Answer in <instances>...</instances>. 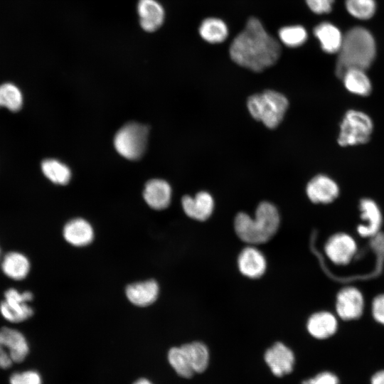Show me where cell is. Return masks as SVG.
Segmentation results:
<instances>
[{"label":"cell","instance_id":"obj_11","mask_svg":"<svg viewBox=\"0 0 384 384\" xmlns=\"http://www.w3.org/2000/svg\"><path fill=\"white\" fill-rule=\"evenodd\" d=\"M265 360L272 373L278 377L290 373L294 364L293 352L280 342L274 343L267 350Z\"/></svg>","mask_w":384,"mask_h":384},{"label":"cell","instance_id":"obj_1","mask_svg":"<svg viewBox=\"0 0 384 384\" xmlns=\"http://www.w3.org/2000/svg\"><path fill=\"white\" fill-rule=\"evenodd\" d=\"M280 53L279 43L255 18L249 19L230 48V55L235 63L255 72L262 71L274 65Z\"/></svg>","mask_w":384,"mask_h":384},{"label":"cell","instance_id":"obj_23","mask_svg":"<svg viewBox=\"0 0 384 384\" xmlns=\"http://www.w3.org/2000/svg\"><path fill=\"white\" fill-rule=\"evenodd\" d=\"M344 86L350 92L368 96L372 91V85L364 70L352 68L346 70L341 77Z\"/></svg>","mask_w":384,"mask_h":384},{"label":"cell","instance_id":"obj_16","mask_svg":"<svg viewBox=\"0 0 384 384\" xmlns=\"http://www.w3.org/2000/svg\"><path fill=\"white\" fill-rule=\"evenodd\" d=\"M0 345L8 349L13 362L23 361L28 353V345L24 336L18 330L9 327L0 329Z\"/></svg>","mask_w":384,"mask_h":384},{"label":"cell","instance_id":"obj_14","mask_svg":"<svg viewBox=\"0 0 384 384\" xmlns=\"http://www.w3.org/2000/svg\"><path fill=\"white\" fill-rule=\"evenodd\" d=\"M181 204L188 217L200 221L208 219L214 209V200L206 191H200L194 197L184 196Z\"/></svg>","mask_w":384,"mask_h":384},{"label":"cell","instance_id":"obj_32","mask_svg":"<svg viewBox=\"0 0 384 384\" xmlns=\"http://www.w3.org/2000/svg\"><path fill=\"white\" fill-rule=\"evenodd\" d=\"M371 313L373 319L384 326V294L377 295L372 302Z\"/></svg>","mask_w":384,"mask_h":384},{"label":"cell","instance_id":"obj_30","mask_svg":"<svg viewBox=\"0 0 384 384\" xmlns=\"http://www.w3.org/2000/svg\"><path fill=\"white\" fill-rule=\"evenodd\" d=\"M279 37L287 46L297 47L306 41L307 32L301 26H285L279 30Z\"/></svg>","mask_w":384,"mask_h":384},{"label":"cell","instance_id":"obj_38","mask_svg":"<svg viewBox=\"0 0 384 384\" xmlns=\"http://www.w3.org/2000/svg\"><path fill=\"white\" fill-rule=\"evenodd\" d=\"M0 256H1V250H0Z\"/></svg>","mask_w":384,"mask_h":384},{"label":"cell","instance_id":"obj_7","mask_svg":"<svg viewBox=\"0 0 384 384\" xmlns=\"http://www.w3.org/2000/svg\"><path fill=\"white\" fill-rule=\"evenodd\" d=\"M4 300L0 303V312L7 321L18 323L29 319L33 314V309L27 304L33 299L29 291L19 292L14 288L4 292Z\"/></svg>","mask_w":384,"mask_h":384},{"label":"cell","instance_id":"obj_35","mask_svg":"<svg viewBox=\"0 0 384 384\" xmlns=\"http://www.w3.org/2000/svg\"><path fill=\"white\" fill-rule=\"evenodd\" d=\"M13 363L9 352L0 345V368H8Z\"/></svg>","mask_w":384,"mask_h":384},{"label":"cell","instance_id":"obj_28","mask_svg":"<svg viewBox=\"0 0 384 384\" xmlns=\"http://www.w3.org/2000/svg\"><path fill=\"white\" fill-rule=\"evenodd\" d=\"M168 360L178 375L190 378L195 373L186 353L181 346L171 348L168 353Z\"/></svg>","mask_w":384,"mask_h":384},{"label":"cell","instance_id":"obj_29","mask_svg":"<svg viewBox=\"0 0 384 384\" xmlns=\"http://www.w3.org/2000/svg\"><path fill=\"white\" fill-rule=\"evenodd\" d=\"M345 5L351 16L361 20L370 18L376 9L375 0H345Z\"/></svg>","mask_w":384,"mask_h":384},{"label":"cell","instance_id":"obj_8","mask_svg":"<svg viewBox=\"0 0 384 384\" xmlns=\"http://www.w3.org/2000/svg\"><path fill=\"white\" fill-rule=\"evenodd\" d=\"M365 301L361 292L354 287H346L337 294L335 309L338 318L343 321L359 319L364 311Z\"/></svg>","mask_w":384,"mask_h":384},{"label":"cell","instance_id":"obj_24","mask_svg":"<svg viewBox=\"0 0 384 384\" xmlns=\"http://www.w3.org/2000/svg\"><path fill=\"white\" fill-rule=\"evenodd\" d=\"M195 373H203L208 366L209 353L206 346L194 341L181 346Z\"/></svg>","mask_w":384,"mask_h":384},{"label":"cell","instance_id":"obj_33","mask_svg":"<svg viewBox=\"0 0 384 384\" xmlns=\"http://www.w3.org/2000/svg\"><path fill=\"white\" fill-rule=\"evenodd\" d=\"M337 376L330 372H322L313 378L304 380L302 384H338Z\"/></svg>","mask_w":384,"mask_h":384},{"label":"cell","instance_id":"obj_10","mask_svg":"<svg viewBox=\"0 0 384 384\" xmlns=\"http://www.w3.org/2000/svg\"><path fill=\"white\" fill-rule=\"evenodd\" d=\"M306 192L311 202L327 204L333 202L338 196L339 188L332 178L319 174L309 181Z\"/></svg>","mask_w":384,"mask_h":384},{"label":"cell","instance_id":"obj_13","mask_svg":"<svg viewBox=\"0 0 384 384\" xmlns=\"http://www.w3.org/2000/svg\"><path fill=\"white\" fill-rule=\"evenodd\" d=\"M137 13L142 28L149 33L158 30L165 18L164 9L157 0H139Z\"/></svg>","mask_w":384,"mask_h":384},{"label":"cell","instance_id":"obj_4","mask_svg":"<svg viewBox=\"0 0 384 384\" xmlns=\"http://www.w3.org/2000/svg\"><path fill=\"white\" fill-rule=\"evenodd\" d=\"M288 105L286 97L274 90H266L262 93L251 95L247 102L252 117L262 122L270 129H274L279 124Z\"/></svg>","mask_w":384,"mask_h":384},{"label":"cell","instance_id":"obj_6","mask_svg":"<svg viewBox=\"0 0 384 384\" xmlns=\"http://www.w3.org/2000/svg\"><path fill=\"white\" fill-rule=\"evenodd\" d=\"M373 129L372 119L367 114L350 110L340 124L338 143L341 146L365 144L369 141Z\"/></svg>","mask_w":384,"mask_h":384},{"label":"cell","instance_id":"obj_5","mask_svg":"<svg viewBox=\"0 0 384 384\" xmlns=\"http://www.w3.org/2000/svg\"><path fill=\"white\" fill-rule=\"evenodd\" d=\"M149 128L137 122H129L118 130L114 138L116 151L129 160L140 159L145 152Z\"/></svg>","mask_w":384,"mask_h":384},{"label":"cell","instance_id":"obj_26","mask_svg":"<svg viewBox=\"0 0 384 384\" xmlns=\"http://www.w3.org/2000/svg\"><path fill=\"white\" fill-rule=\"evenodd\" d=\"M41 169L46 177L56 184L65 185L71 178L70 169L54 159L43 160L41 164Z\"/></svg>","mask_w":384,"mask_h":384},{"label":"cell","instance_id":"obj_34","mask_svg":"<svg viewBox=\"0 0 384 384\" xmlns=\"http://www.w3.org/2000/svg\"><path fill=\"white\" fill-rule=\"evenodd\" d=\"M334 0H306L309 8L318 14H326L331 11Z\"/></svg>","mask_w":384,"mask_h":384},{"label":"cell","instance_id":"obj_15","mask_svg":"<svg viewBox=\"0 0 384 384\" xmlns=\"http://www.w3.org/2000/svg\"><path fill=\"white\" fill-rule=\"evenodd\" d=\"M238 266L243 275L257 279L265 273L267 262L264 255L258 249L249 246L240 252L238 258Z\"/></svg>","mask_w":384,"mask_h":384},{"label":"cell","instance_id":"obj_31","mask_svg":"<svg viewBox=\"0 0 384 384\" xmlns=\"http://www.w3.org/2000/svg\"><path fill=\"white\" fill-rule=\"evenodd\" d=\"M10 384H41V378L37 372L28 370L13 374Z\"/></svg>","mask_w":384,"mask_h":384},{"label":"cell","instance_id":"obj_17","mask_svg":"<svg viewBox=\"0 0 384 384\" xmlns=\"http://www.w3.org/2000/svg\"><path fill=\"white\" fill-rule=\"evenodd\" d=\"M338 324L336 315L327 311H321L313 314L309 318L306 329L313 337L326 339L336 332Z\"/></svg>","mask_w":384,"mask_h":384},{"label":"cell","instance_id":"obj_12","mask_svg":"<svg viewBox=\"0 0 384 384\" xmlns=\"http://www.w3.org/2000/svg\"><path fill=\"white\" fill-rule=\"evenodd\" d=\"M359 210L361 213V218L366 223L357 226L358 235L363 238L375 235L383 223V216L378 206L370 198H363L360 201Z\"/></svg>","mask_w":384,"mask_h":384},{"label":"cell","instance_id":"obj_27","mask_svg":"<svg viewBox=\"0 0 384 384\" xmlns=\"http://www.w3.org/2000/svg\"><path fill=\"white\" fill-rule=\"evenodd\" d=\"M23 105V95L14 84L7 82L0 85V107L11 112L18 111Z\"/></svg>","mask_w":384,"mask_h":384},{"label":"cell","instance_id":"obj_20","mask_svg":"<svg viewBox=\"0 0 384 384\" xmlns=\"http://www.w3.org/2000/svg\"><path fill=\"white\" fill-rule=\"evenodd\" d=\"M63 235L68 243L74 246L82 247L92 241L94 231L89 222L82 218H75L65 224Z\"/></svg>","mask_w":384,"mask_h":384},{"label":"cell","instance_id":"obj_9","mask_svg":"<svg viewBox=\"0 0 384 384\" xmlns=\"http://www.w3.org/2000/svg\"><path fill=\"white\" fill-rule=\"evenodd\" d=\"M324 252L334 264H348L357 252V244L354 238L346 233H337L331 235L324 245Z\"/></svg>","mask_w":384,"mask_h":384},{"label":"cell","instance_id":"obj_37","mask_svg":"<svg viewBox=\"0 0 384 384\" xmlns=\"http://www.w3.org/2000/svg\"><path fill=\"white\" fill-rule=\"evenodd\" d=\"M133 384H152V383L149 380L145 378H141V379L137 380Z\"/></svg>","mask_w":384,"mask_h":384},{"label":"cell","instance_id":"obj_19","mask_svg":"<svg viewBox=\"0 0 384 384\" xmlns=\"http://www.w3.org/2000/svg\"><path fill=\"white\" fill-rule=\"evenodd\" d=\"M159 292V285L154 279L131 284L125 289L127 299L139 306H146L154 302Z\"/></svg>","mask_w":384,"mask_h":384},{"label":"cell","instance_id":"obj_2","mask_svg":"<svg viewBox=\"0 0 384 384\" xmlns=\"http://www.w3.org/2000/svg\"><path fill=\"white\" fill-rule=\"evenodd\" d=\"M336 65V74L341 78L352 68L366 70L374 60L376 47L373 36L363 27H354L343 36Z\"/></svg>","mask_w":384,"mask_h":384},{"label":"cell","instance_id":"obj_3","mask_svg":"<svg viewBox=\"0 0 384 384\" xmlns=\"http://www.w3.org/2000/svg\"><path fill=\"white\" fill-rule=\"evenodd\" d=\"M279 214L277 208L271 203H260L252 218L245 213H239L234 220L236 234L242 241L257 245L266 242L271 239L279 228Z\"/></svg>","mask_w":384,"mask_h":384},{"label":"cell","instance_id":"obj_36","mask_svg":"<svg viewBox=\"0 0 384 384\" xmlns=\"http://www.w3.org/2000/svg\"><path fill=\"white\" fill-rule=\"evenodd\" d=\"M371 384H384V370L375 373L370 381Z\"/></svg>","mask_w":384,"mask_h":384},{"label":"cell","instance_id":"obj_21","mask_svg":"<svg viewBox=\"0 0 384 384\" xmlns=\"http://www.w3.org/2000/svg\"><path fill=\"white\" fill-rule=\"evenodd\" d=\"M314 34L320 42L324 51L338 53L341 47L343 36L339 28L329 22H323L314 29Z\"/></svg>","mask_w":384,"mask_h":384},{"label":"cell","instance_id":"obj_18","mask_svg":"<svg viewBox=\"0 0 384 384\" xmlns=\"http://www.w3.org/2000/svg\"><path fill=\"white\" fill-rule=\"evenodd\" d=\"M143 196L146 203L151 208L162 210L170 204L171 188L164 180L151 179L146 183Z\"/></svg>","mask_w":384,"mask_h":384},{"label":"cell","instance_id":"obj_22","mask_svg":"<svg viewBox=\"0 0 384 384\" xmlns=\"http://www.w3.org/2000/svg\"><path fill=\"white\" fill-rule=\"evenodd\" d=\"M30 267L28 259L18 252H8L1 262L3 272L15 280L24 279L30 271Z\"/></svg>","mask_w":384,"mask_h":384},{"label":"cell","instance_id":"obj_25","mask_svg":"<svg viewBox=\"0 0 384 384\" xmlns=\"http://www.w3.org/2000/svg\"><path fill=\"white\" fill-rule=\"evenodd\" d=\"M201 36L210 43H218L225 41L228 35L226 24L220 19L208 18L199 27Z\"/></svg>","mask_w":384,"mask_h":384}]
</instances>
